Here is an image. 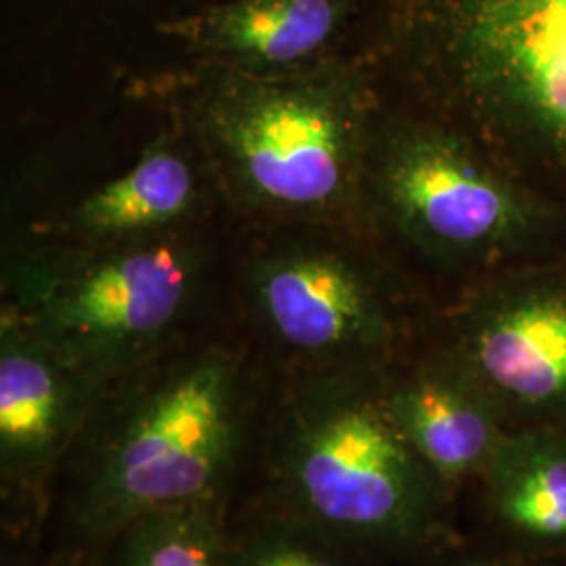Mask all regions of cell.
Instances as JSON below:
<instances>
[{
	"label": "cell",
	"instance_id": "12",
	"mask_svg": "<svg viewBox=\"0 0 566 566\" xmlns=\"http://www.w3.org/2000/svg\"><path fill=\"white\" fill-rule=\"evenodd\" d=\"M340 18L343 0H229L163 30L235 70L285 72L317 55Z\"/></svg>",
	"mask_w": 566,
	"mask_h": 566
},
{
	"label": "cell",
	"instance_id": "6",
	"mask_svg": "<svg viewBox=\"0 0 566 566\" xmlns=\"http://www.w3.org/2000/svg\"><path fill=\"white\" fill-rule=\"evenodd\" d=\"M462 91L547 151H566V0H449Z\"/></svg>",
	"mask_w": 566,
	"mask_h": 566
},
{
	"label": "cell",
	"instance_id": "5",
	"mask_svg": "<svg viewBox=\"0 0 566 566\" xmlns=\"http://www.w3.org/2000/svg\"><path fill=\"white\" fill-rule=\"evenodd\" d=\"M248 294L256 324L298 371L388 367L405 319L364 273L327 250H283L254 264Z\"/></svg>",
	"mask_w": 566,
	"mask_h": 566
},
{
	"label": "cell",
	"instance_id": "14",
	"mask_svg": "<svg viewBox=\"0 0 566 566\" xmlns=\"http://www.w3.org/2000/svg\"><path fill=\"white\" fill-rule=\"evenodd\" d=\"M229 504L147 514L88 554L82 566H221Z\"/></svg>",
	"mask_w": 566,
	"mask_h": 566
},
{
	"label": "cell",
	"instance_id": "9",
	"mask_svg": "<svg viewBox=\"0 0 566 566\" xmlns=\"http://www.w3.org/2000/svg\"><path fill=\"white\" fill-rule=\"evenodd\" d=\"M380 193L409 235L434 250L476 252L512 238L523 208L464 143L420 130L388 147Z\"/></svg>",
	"mask_w": 566,
	"mask_h": 566
},
{
	"label": "cell",
	"instance_id": "8",
	"mask_svg": "<svg viewBox=\"0 0 566 566\" xmlns=\"http://www.w3.org/2000/svg\"><path fill=\"white\" fill-rule=\"evenodd\" d=\"M510 432L566 430V283L493 290L468 304L447 346Z\"/></svg>",
	"mask_w": 566,
	"mask_h": 566
},
{
	"label": "cell",
	"instance_id": "3",
	"mask_svg": "<svg viewBox=\"0 0 566 566\" xmlns=\"http://www.w3.org/2000/svg\"><path fill=\"white\" fill-rule=\"evenodd\" d=\"M208 156L242 202L277 217H327L353 196L364 120L343 72L229 67L198 102Z\"/></svg>",
	"mask_w": 566,
	"mask_h": 566
},
{
	"label": "cell",
	"instance_id": "7",
	"mask_svg": "<svg viewBox=\"0 0 566 566\" xmlns=\"http://www.w3.org/2000/svg\"><path fill=\"white\" fill-rule=\"evenodd\" d=\"M102 388L39 340L11 311L0 322V495L2 521L28 539L49 518L61 465Z\"/></svg>",
	"mask_w": 566,
	"mask_h": 566
},
{
	"label": "cell",
	"instance_id": "4",
	"mask_svg": "<svg viewBox=\"0 0 566 566\" xmlns=\"http://www.w3.org/2000/svg\"><path fill=\"white\" fill-rule=\"evenodd\" d=\"M196 280L198 264L187 248L133 243L61 263L21 264L4 308L103 390L163 355Z\"/></svg>",
	"mask_w": 566,
	"mask_h": 566
},
{
	"label": "cell",
	"instance_id": "1",
	"mask_svg": "<svg viewBox=\"0 0 566 566\" xmlns=\"http://www.w3.org/2000/svg\"><path fill=\"white\" fill-rule=\"evenodd\" d=\"M256 439L240 353L164 350L103 388L61 465L49 512L60 552L84 560L147 514L229 504Z\"/></svg>",
	"mask_w": 566,
	"mask_h": 566
},
{
	"label": "cell",
	"instance_id": "13",
	"mask_svg": "<svg viewBox=\"0 0 566 566\" xmlns=\"http://www.w3.org/2000/svg\"><path fill=\"white\" fill-rule=\"evenodd\" d=\"M198 196V177L175 143L158 142L118 179L88 193L72 227L93 240H130L181 221Z\"/></svg>",
	"mask_w": 566,
	"mask_h": 566
},
{
	"label": "cell",
	"instance_id": "10",
	"mask_svg": "<svg viewBox=\"0 0 566 566\" xmlns=\"http://www.w3.org/2000/svg\"><path fill=\"white\" fill-rule=\"evenodd\" d=\"M386 401L409 443L460 500L510 434L497 407L447 346L403 371L388 365Z\"/></svg>",
	"mask_w": 566,
	"mask_h": 566
},
{
	"label": "cell",
	"instance_id": "16",
	"mask_svg": "<svg viewBox=\"0 0 566 566\" xmlns=\"http://www.w3.org/2000/svg\"><path fill=\"white\" fill-rule=\"evenodd\" d=\"M439 560L443 566H539L489 549L470 539H462L458 546L447 549Z\"/></svg>",
	"mask_w": 566,
	"mask_h": 566
},
{
	"label": "cell",
	"instance_id": "2",
	"mask_svg": "<svg viewBox=\"0 0 566 566\" xmlns=\"http://www.w3.org/2000/svg\"><path fill=\"white\" fill-rule=\"evenodd\" d=\"M264 428V502L367 558L432 560L458 546L462 500L409 443L386 367L301 371Z\"/></svg>",
	"mask_w": 566,
	"mask_h": 566
},
{
	"label": "cell",
	"instance_id": "17",
	"mask_svg": "<svg viewBox=\"0 0 566 566\" xmlns=\"http://www.w3.org/2000/svg\"><path fill=\"white\" fill-rule=\"evenodd\" d=\"M4 566H82V563L65 552H57L49 558H11Z\"/></svg>",
	"mask_w": 566,
	"mask_h": 566
},
{
	"label": "cell",
	"instance_id": "15",
	"mask_svg": "<svg viewBox=\"0 0 566 566\" xmlns=\"http://www.w3.org/2000/svg\"><path fill=\"white\" fill-rule=\"evenodd\" d=\"M376 560L344 546L282 507L261 502L227 523L221 566H374Z\"/></svg>",
	"mask_w": 566,
	"mask_h": 566
},
{
	"label": "cell",
	"instance_id": "11",
	"mask_svg": "<svg viewBox=\"0 0 566 566\" xmlns=\"http://www.w3.org/2000/svg\"><path fill=\"white\" fill-rule=\"evenodd\" d=\"M470 542L539 566H566V430L510 432L465 491Z\"/></svg>",
	"mask_w": 566,
	"mask_h": 566
}]
</instances>
